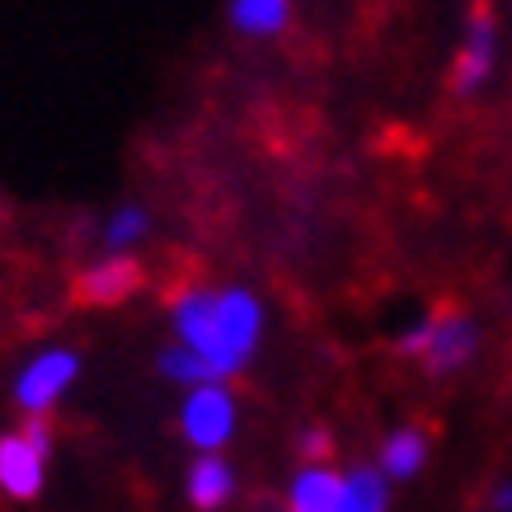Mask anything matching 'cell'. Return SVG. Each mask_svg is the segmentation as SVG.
<instances>
[{
	"instance_id": "obj_1",
	"label": "cell",
	"mask_w": 512,
	"mask_h": 512,
	"mask_svg": "<svg viewBox=\"0 0 512 512\" xmlns=\"http://www.w3.org/2000/svg\"><path fill=\"white\" fill-rule=\"evenodd\" d=\"M174 329H179L184 348L212 362V372L231 376L254 353L259 329H264V311L240 287H231V292H184L174 301Z\"/></svg>"
},
{
	"instance_id": "obj_2",
	"label": "cell",
	"mask_w": 512,
	"mask_h": 512,
	"mask_svg": "<svg viewBox=\"0 0 512 512\" xmlns=\"http://www.w3.org/2000/svg\"><path fill=\"white\" fill-rule=\"evenodd\" d=\"M400 343H404V353H419L433 372H456L475 353V329L461 315H433L419 329H409Z\"/></svg>"
},
{
	"instance_id": "obj_3",
	"label": "cell",
	"mask_w": 512,
	"mask_h": 512,
	"mask_svg": "<svg viewBox=\"0 0 512 512\" xmlns=\"http://www.w3.org/2000/svg\"><path fill=\"white\" fill-rule=\"evenodd\" d=\"M47 423L33 419L19 437H0V489L10 498H33L43 489Z\"/></svg>"
},
{
	"instance_id": "obj_4",
	"label": "cell",
	"mask_w": 512,
	"mask_h": 512,
	"mask_svg": "<svg viewBox=\"0 0 512 512\" xmlns=\"http://www.w3.org/2000/svg\"><path fill=\"white\" fill-rule=\"evenodd\" d=\"M76 372H80V357L76 353H66V348H52V353H38L19 372V381H15V400L29 409L33 419L38 414H47L52 404L62 400V390L76 381Z\"/></svg>"
},
{
	"instance_id": "obj_5",
	"label": "cell",
	"mask_w": 512,
	"mask_h": 512,
	"mask_svg": "<svg viewBox=\"0 0 512 512\" xmlns=\"http://www.w3.org/2000/svg\"><path fill=\"white\" fill-rule=\"evenodd\" d=\"M235 428V400L226 395L221 381H207V386H193V395L184 400V433L193 447L217 451Z\"/></svg>"
},
{
	"instance_id": "obj_6",
	"label": "cell",
	"mask_w": 512,
	"mask_h": 512,
	"mask_svg": "<svg viewBox=\"0 0 512 512\" xmlns=\"http://www.w3.org/2000/svg\"><path fill=\"white\" fill-rule=\"evenodd\" d=\"M498 62V24L489 10H475L466 24V43H461V57H456V90L470 94L480 90L484 80L494 76Z\"/></svg>"
},
{
	"instance_id": "obj_7",
	"label": "cell",
	"mask_w": 512,
	"mask_h": 512,
	"mask_svg": "<svg viewBox=\"0 0 512 512\" xmlns=\"http://www.w3.org/2000/svg\"><path fill=\"white\" fill-rule=\"evenodd\" d=\"M141 287V268L137 259H127V254H109L104 264H94L85 278H80L76 296L85 306H118L127 296Z\"/></svg>"
},
{
	"instance_id": "obj_8",
	"label": "cell",
	"mask_w": 512,
	"mask_h": 512,
	"mask_svg": "<svg viewBox=\"0 0 512 512\" xmlns=\"http://www.w3.org/2000/svg\"><path fill=\"white\" fill-rule=\"evenodd\" d=\"M231 19L245 38H273L292 19V0H231Z\"/></svg>"
},
{
	"instance_id": "obj_9",
	"label": "cell",
	"mask_w": 512,
	"mask_h": 512,
	"mask_svg": "<svg viewBox=\"0 0 512 512\" xmlns=\"http://www.w3.org/2000/svg\"><path fill=\"white\" fill-rule=\"evenodd\" d=\"M343 508V480L329 470H306L292 489V512H339Z\"/></svg>"
},
{
	"instance_id": "obj_10",
	"label": "cell",
	"mask_w": 512,
	"mask_h": 512,
	"mask_svg": "<svg viewBox=\"0 0 512 512\" xmlns=\"http://www.w3.org/2000/svg\"><path fill=\"white\" fill-rule=\"evenodd\" d=\"M188 498L198 503V508H221L226 498H231V466L226 461H217L212 451L202 456L198 466H193V475H188Z\"/></svg>"
},
{
	"instance_id": "obj_11",
	"label": "cell",
	"mask_w": 512,
	"mask_h": 512,
	"mask_svg": "<svg viewBox=\"0 0 512 512\" xmlns=\"http://www.w3.org/2000/svg\"><path fill=\"white\" fill-rule=\"evenodd\" d=\"M339 512H386V480L376 470H357L343 480V508Z\"/></svg>"
},
{
	"instance_id": "obj_12",
	"label": "cell",
	"mask_w": 512,
	"mask_h": 512,
	"mask_svg": "<svg viewBox=\"0 0 512 512\" xmlns=\"http://www.w3.org/2000/svg\"><path fill=\"white\" fill-rule=\"evenodd\" d=\"M423 433H414V428H400V433L386 442V451H381V466L395 475V480H404V475H414V470L423 466Z\"/></svg>"
},
{
	"instance_id": "obj_13",
	"label": "cell",
	"mask_w": 512,
	"mask_h": 512,
	"mask_svg": "<svg viewBox=\"0 0 512 512\" xmlns=\"http://www.w3.org/2000/svg\"><path fill=\"white\" fill-rule=\"evenodd\" d=\"M160 372L170 376V381H188V386H207V381H221V376L212 372V362H207V357H198L193 348H184V343L160 357Z\"/></svg>"
},
{
	"instance_id": "obj_14",
	"label": "cell",
	"mask_w": 512,
	"mask_h": 512,
	"mask_svg": "<svg viewBox=\"0 0 512 512\" xmlns=\"http://www.w3.org/2000/svg\"><path fill=\"white\" fill-rule=\"evenodd\" d=\"M141 235H146V212L141 207H118L109 226H104V245H109V254H123L127 245H137Z\"/></svg>"
},
{
	"instance_id": "obj_15",
	"label": "cell",
	"mask_w": 512,
	"mask_h": 512,
	"mask_svg": "<svg viewBox=\"0 0 512 512\" xmlns=\"http://www.w3.org/2000/svg\"><path fill=\"white\" fill-rule=\"evenodd\" d=\"M301 447H306V456H311V461H320V456H329V437L325 433H311Z\"/></svg>"
},
{
	"instance_id": "obj_16",
	"label": "cell",
	"mask_w": 512,
	"mask_h": 512,
	"mask_svg": "<svg viewBox=\"0 0 512 512\" xmlns=\"http://www.w3.org/2000/svg\"><path fill=\"white\" fill-rule=\"evenodd\" d=\"M498 503H503V508H512V489H503V494H498Z\"/></svg>"
}]
</instances>
